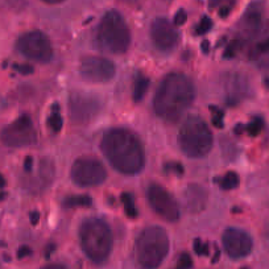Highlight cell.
<instances>
[{
  "label": "cell",
  "instance_id": "1",
  "mask_svg": "<svg viewBox=\"0 0 269 269\" xmlns=\"http://www.w3.org/2000/svg\"><path fill=\"white\" fill-rule=\"evenodd\" d=\"M194 100V86L190 78L181 73H169L161 79L153 98L156 115L174 123L187 111Z\"/></svg>",
  "mask_w": 269,
  "mask_h": 269
},
{
  "label": "cell",
  "instance_id": "2",
  "mask_svg": "<svg viewBox=\"0 0 269 269\" xmlns=\"http://www.w3.org/2000/svg\"><path fill=\"white\" fill-rule=\"evenodd\" d=\"M100 148L118 172L139 173L144 167V149L138 134L125 128H112L103 136Z\"/></svg>",
  "mask_w": 269,
  "mask_h": 269
},
{
  "label": "cell",
  "instance_id": "3",
  "mask_svg": "<svg viewBox=\"0 0 269 269\" xmlns=\"http://www.w3.org/2000/svg\"><path fill=\"white\" fill-rule=\"evenodd\" d=\"M79 241L85 255L94 264L106 263L112 250L111 228L100 218H89L80 224Z\"/></svg>",
  "mask_w": 269,
  "mask_h": 269
},
{
  "label": "cell",
  "instance_id": "4",
  "mask_svg": "<svg viewBox=\"0 0 269 269\" xmlns=\"http://www.w3.org/2000/svg\"><path fill=\"white\" fill-rule=\"evenodd\" d=\"M96 45L112 55H123L131 42V33L124 17L118 11H109L96 28Z\"/></svg>",
  "mask_w": 269,
  "mask_h": 269
},
{
  "label": "cell",
  "instance_id": "5",
  "mask_svg": "<svg viewBox=\"0 0 269 269\" xmlns=\"http://www.w3.org/2000/svg\"><path fill=\"white\" fill-rule=\"evenodd\" d=\"M169 252V237L165 230L151 226L141 231L136 240V256L141 269H157Z\"/></svg>",
  "mask_w": 269,
  "mask_h": 269
},
{
  "label": "cell",
  "instance_id": "6",
  "mask_svg": "<svg viewBox=\"0 0 269 269\" xmlns=\"http://www.w3.org/2000/svg\"><path fill=\"white\" fill-rule=\"evenodd\" d=\"M179 145L183 153L193 158L203 157L211 151L212 133L199 116H189L179 128Z\"/></svg>",
  "mask_w": 269,
  "mask_h": 269
},
{
  "label": "cell",
  "instance_id": "7",
  "mask_svg": "<svg viewBox=\"0 0 269 269\" xmlns=\"http://www.w3.org/2000/svg\"><path fill=\"white\" fill-rule=\"evenodd\" d=\"M16 49L21 56L40 64L50 62L53 58L50 40L40 31H32L20 36L16 42Z\"/></svg>",
  "mask_w": 269,
  "mask_h": 269
},
{
  "label": "cell",
  "instance_id": "8",
  "mask_svg": "<svg viewBox=\"0 0 269 269\" xmlns=\"http://www.w3.org/2000/svg\"><path fill=\"white\" fill-rule=\"evenodd\" d=\"M35 125L32 119L28 115H21L15 122L7 125L0 133V140L6 147L10 148H24L36 143Z\"/></svg>",
  "mask_w": 269,
  "mask_h": 269
},
{
  "label": "cell",
  "instance_id": "9",
  "mask_svg": "<svg viewBox=\"0 0 269 269\" xmlns=\"http://www.w3.org/2000/svg\"><path fill=\"white\" fill-rule=\"evenodd\" d=\"M70 176L77 185L89 187L104 182L107 173L99 160L94 157H80L73 164Z\"/></svg>",
  "mask_w": 269,
  "mask_h": 269
},
{
  "label": "cell",
  "instance_id": "10",
  "mask_svg": "<svg viewBox=\"0 0 269 269\" xmlns=\"http://www.w3.org/2000/svg\"><path fill=\"white\" fill-rule=\"evenodd\" d=\"M24 172L28 176L26 187L33 193H41L46 189L55 177V167L48 158H42L35 165L32 157H26L24 161Z\"/></svg>",
  "mask_w": 269,
  "mask_h": 269
},
{
  "label": "cell",
  "instance_id": "11",
  "mask_svg": "<svg viewBox=\"0 0 269 269\" xmlns=\"http://www.w3.org/2000/svg\"><path fill=\"white\" fill-rule=\"evenodd\" d=\"M148 201L153 211L168 222H176L179 218V207L174 198L161 185L152 183L148 187Z\"/></svg>",
  "mask_w": 269,
  "mask_h": 269
},
{
  "label": "cell",
  "instance_id": "12",
  "mask_svg": "<svg viewBox=\"0 0 269 269\" xmlns=\"http://www.w3.org/2000/svg\"><path fill=\"white\" fill-rule=\"evenodd\" d=\"M115 65L103 57L87 56L80 60L79 73L86 80L94 84H104L115 77Z\"/></svg>",
  "mask_w": 269,
  "mask_h": 269
},
{
  "label": "cell",
  "instance_id": "13",
  "mask_svg": "<svg viewBox=\"0 0 269 269\" xmlns=\"http://www.w3.org/2000/svg\"><path fill=\"white\" fill-rule=\"evenodd\" d=\"M223 248L231 259H243L252 252L253 240L248 232L236 227H230L224 231Z\"/></svg>",
  "mask_w": 269,
  "mask_h": 269
},
{
  "label": "cell",
  "instance_id": "14",
  "mask_svg": "<svg viewBox=\"0 0 269 269\" xmlns=\"http://www.w3.org/2000/svg\"><path fill=\"white\" fill-rule=\"evenodd\" d=\"M152 42L158 50L170 51L173 50L178 44V32L174 24L165 17H158L153 20L151 26Z\"/></svg>",
  "mask_w": 269,
  "mask_h": 269
},
{
  "label": "cell",
  "instance_id": "15",
  "mask_svg": "<svg viewBox=\"0 0 269 269\" xmlns=\"http://www.w3.org/2000/svg\"><path fill=\"white\" fill-rule=\"evenodd\" d=\"M69 109H70V116L74 122L86 123L98 111V103L84 95H73L70 96Z\"/></svg>",
  "mask_w": 269,
  "mask_h": 269
},
{
  "label": "cell",
  "instance_id": "16",
  "mask_svg": "<svg viewBox=\"0 0 269 269\" xmlns=\"http://www.w3.org/2000/svg\"><path fill=\"white\" fill-rule=\"evenodd\" d=\"M185 201L192 211H199L206 205V193L201 189V186H192L186 190Z\"/></svg>",
  "mask_w": 269,
  "mask_h": 269
},
{
  "label": "cell",
  "instance_id": "17",
  "mask_svg": "<svg viewBox=\"0 0 269 269\" xmlns=\"http://www.w3.org/2000/svg\"><path fill=\"white\" fill-rule=\"evenodd\" d=\"M148 87H149V79L144 75L139 74L138 77L134 78L133 82V90H132V95H133L134 102H140L144 95L147 94Z\"/></svg>",
  "mask_w": 269,
  "mask_h": 269
},
{
  "label": "cell",
  "instance_id": "18",
  "mask_svg": "<svg viewBox=\"0 0 269 269\" xmlns=\"http://www.w3.org/2000/svg\"><path fill=\"white\" fill-rule=\"evenodd\" d=\"M48 127L51 132L58 133V132L62 129V115H61V110L57 103L53 104L50 109V114H49L48 118Z\"/></svg>",
  "mask_w": 269,
  "mask_h": 269
},
{
  "label": "cell",
  "instance_id": "19",
  "mask_svg": "<svg viewBox=\"0 0 269 269\" xmlns=\"http://www.w3.org/2000/svg\"><path fill=\"white\" fill-rule=\"evenodd\" d=\"M261 21V11L256 8L255 6L250 7V10L247 11L246 16H244V22L248 31H256Z\"/></svg>",
  "mask_w": 269,
  "mask_h": 269
},
{
  "label": "cell",
  "instance_id": "20",
  "mask_svg": "<svg viewBox=\"0 0 269 269\" xmlns=\"http://www.w3.org/2000/svg\"><path fill=\"white\" fill-rule=\"evenodd\" d=\"M218 183L223 190L236 189L239 185V176L235 172H228L218 179Z\"/></svg>",
  "mask_w": 269,
  "mask_h": 269
},
{
  "label": "cell",
  "instance_id": "21",
  "mask_svg": "<svg viewBox=\"0 0 269 269\" xmlns=\"http://www.w3.org/2000/svg\"><path fill=\"white\" fill-rule=\"evenodd\" d=\"M123 206H124V210L127 212L129 218H136L138 217V208H136V203H134V199L131 194L125 193L122 196Z\"/></svg>",
  "mask_w": 269,
  "mask_h": 269
},
{
  "label": "cell",
  "instance_id": "22",
  "mask_svg": "<svg viewBox=\"0 0 269 269\" xmlns=\"http://www.w3.org/2000/svg\"><path fill=\"white\" fill-rule=\"evenodd\" d=\"M91 198L89 196H73L67 197V199L65 201V206L69 207H77V206H82V207H89L91 206Z\"/></svg>",
  "mask_w": 269,
  "mask_h": 269
},
{
  "label": "cell",
  "instance_id": "23",
  "mask_svg": "<svg viewBox=\"0 0 269 269\" xmlns=\"http://www.w3.org/2000/svg\"><path fill=\"white\" fill-rule=\"evenodd\" d=\"M264 128V120L260 116H255L248 124H247V132L251 136H257Z\"/></svg>",
  "mask_w": 269,
  "mask_h": 269
},
{
  "label": "cell",
  "instance_id": "24",
  "mask_svg": "<svg viewBox=\"0 0 269 269\" xmlns=\"http://www.w3.org/2000/svg\"><path fill=\"white\" fill-rule=\"evenodd\" d=\"M193 268V260L190 257L189 253H181L178 257V261L176 264L174 269H192Z\"/></svg>",
  "mask_w": 269,
  "mask_h": 269
},
{
  "label": "cell",
  "instance_id": "25",
  "mask_svg": "<svg viewBox=\"0 0 269 269\" xmlns=\"http://www.w3.org/2000/svg\"><path fill=\"white\" fill-rule=\"evenodd\" d=\"M194 251L199 256H207L210 253V247H208L207 243H203L201 239H196V241H194Z\"/></svg>",
  "mask_w": 269,
  "mask_h": 269
},
{
  "label": "cell",
  "instance_id": "26",
  "mask_svg": "<svg viewBox=\"0 0 269 269\" xmlns=\"http://www.w3.org/2000/svg\"><path fill=\"white\" fill-rule=\"evenodd\" d=\"M212 26V21L210 20V17L205 16L202 17L201 22L198 24V26H197V31L196 32L198 33V35H205V33H207L210 29H211Z\"/></svg>",
  "mask_w": 269,
  "mask_h": 269
},
{
  "label": "cell",
  "instance_id": "27",
  "mask_svg": "<svg viewBox=\"0 0 269 269\" xmlns=\"http://www.w3.org/2000/svg\"><path fill=\"white\" fill-rule=\"evenodd\" d=\"M211 111H212V123H214L215 127H223V111L219 109H214V107H211Z\"/></svg>",
  "mask_w": 269,
  "mask_h": 269
},
{
  "label": "cell",
  "instance_id": "28",
  "mask_svg": "<svg viewBox=\"0 0 269 269\" xmlns=\"http://www.w3.org/2000/svg\"><path fill=\"white\" fill-rule=\"evenodd\" d=\"M268 51H269V39L263 42H260V44L256 46V49H255V53H256V55H264V53H268Z\"/></svg>",
  "mask_w": 269,
  "mask_h": 269
},
{
  "label": "cell",
  "instance_id": "29",
  "mask_svg": "<svg viewBox=\"0 0 269 269\" xmlns=\"http://www.w3.org/2000/svg\"><path fill=\"white\" fill-rule=\"evenodd\" d=\"M186 20V13L183 10H179L178 12L176 13V16H174V24H177V25H182L183 22H185Z\"/></svg>",
  "mask_w": 269,
  "mask_h": 269
},
{
  "label": "cell",
  "instance_id": "30",
  "mask_svg": "<svg viewBox=\"0 0 269 269\" xmlns=\"http://www.w3.org/2000/svg\"><path fill=\"white\" fill-rule=\"evenodd\" d=\"M13 67H15V70L21 74H31L33 71L32 66H29V65H15Z\"/></svg>",
  "mask_w": 269,
  "mask_h": 269
},
{
  "label": "cell",
  "instance_id": "31",
  "mask_svg": "<svg viewBox=\"0 0 269 269\" xmlns=\"http://www.w3.org/2000/svg\"><path fill=\"white\" fill-rule=\"evenodd\" d=\"M165 169L167 170H173L174 173H182V165L181 164H167L165 165Z\"/></svg>",
  "mask_w": 269,
  "mask_h": 269
},
{
  "label": "cell",
  "instance_id": "32",
  "mask_svg": "<svg viewBox=\"0 0 269 269\" xmlns=\"http://www.w3.org/2000/svg\"><path fill=\"white\" fill-rule=\"evenodd\" d=\"M231 10H232V7L227 6V4H224V6L219 7V15H221L222 17H227L228 15H230Z\"/></svg>",
  "mask_w": 269,
  "mask_h": 269
},
{
  "label": "cell",
  "instance_id": "33",
  "mask_svg": "<svg viewBox=\"0 0 269 269\" xmlns=\"http://www.w3.org/2000/svg\"><path fill=\"white\" fill-rule=\"evenodd\" d=\"M29 255H31V248H28V247H21L19 250V252H17V257H19V259L29 256Z\"/></svg>",
  "mask_w": 269,
  "mask_h": 269
},
{
  "label": "cell",
  "instance_id": "34",
  "mask_svg": "<svg viewBox=\"0 0 269 269\" xmlns=\"http://www.w3.org/2000/svg\"><path fill=\"white\" fill-rule=\"evenodd\" d=\"M42 269H66V266L61 265V264H50V265L44 266Z\"/></svg>",
  "mask_w": 269,
  "mask_h": 269
},
{
  "label": "cell",
  "instance_id": "35",
  "mask_svg": "<svg viewBox=\"0 0 269 269\" xmlns=\"http://www.w3.org/2000/svg\"><path fill=\"white\" fill-rule=\"evenodd\" d=\"M42 2H45V3H48V4H60V3H62L64 0H42Z\"/></svg>",
  "mask_w": 269,
  "mask_h": 269
},
{
  "label": "cell",
  "instance_id": "36",
  "mask_svg": "<svg viewBox=\"0 0 269 269\" xmlns=\"http://www.w3.org/2000/svg\"><path fill=\"white\" fill-rule=\"evenodd\" d=\"M4 186H6V179H4V177L0 174V189H3Z\"/></svg>",
  "mask_w": 269,
  "mask_h": 269
},
{
  "label": "cell",
  "instance_id": "37",
  "mask_svg": "<svg viewBox=\"0 0 269 269\" xmlns=\"http://www.w3.org/2000/svg\"><path fill=\"white\" fill-rule=\"evenodd\" d=\"M31 217H32L33 223H36V222H37V218H39V214H37V212H33V214H31Z\"/></svg>",
  "mask_w": 269,
  "mask_h": 269
},
{
  "label": "cell",
  "instance_id": "38",
  "mask_svg": "<svg viewBox=\"0 0 269 269\" xmlns=\"http://www.w3.org/2000/svg\"><path fill=\"white\" fill-rule=\"evenodd\" d=\"M241 269H247V268H241Z\"/></svg>",
  "mask_w": 269,
  "mask_h": 269
}]
</instances>
